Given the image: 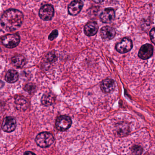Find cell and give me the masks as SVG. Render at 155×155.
Wrapping results in <instances>:
<instances>
[{
  "label": "cell",
  "mask_w": 155,
  "mask_h": 155,
  "mask_svg": "<svg viewBox=\"0 0 155 155\" xmlns=\"http://www.w3.org/2000/svg\"><path fill=\"white\" fill-rule=\"evenodd\" d=\"M15 103L16 108L20 111H25L29 106L28 101L24 97H17Z\"/></svg>",
  "instance_id": "obj_14"
},
{
  "label": "cell",
  "mask_w": 155,
  "mask_h": 155,
  "mask_svg": "<svg viewBox=\"0 0 155 155\" xmlns=\"http://www.w3.org/2000/svg\"><path fill=\"white\" fill-rule=\"evenodd\" d=\"M71 122V119L69 116L66 115L60 116L56 120V128L60 131H65L70 127Z\"/></svg>",
  "instance_id": "obj_4"
},
{
  "label": "cell",
  "mask_w": 155,
  "mask_h": 155,
  "mask_svg": "<svg viewBox=\"0 0 155 155\" xmlns=\"http://www.w3.org/2000/svg\"><path fill=\"white\" fill-rule=\"evenodd\" d=\"M155 28H153L150 32V40L153 44H155Z\"/></svg>",
  "instance_id": "obj_23"
},
{
  "label": "cell",
  "mask_w": 155,
  "mask_h": 155,
  "mask_svg": "<svg viewBox=\"0 0 155 155\" xmlns=\"http://www.w3.org/2000/svg\"><path fill=\"white\" fill-rule=\"evenodd\" d=\"M131 152L132 154H141L143 152V149L140 146L136 145L132 147Z\"/></svg>",
  "instance_id": "obj_21"
},
{
  "label": "cell",
  "mask_w": 155,
  "mask_h": 155,
  "mask_svg": "<svg viewBox=\"0 0 155 155\" xmlns=\"http://www.w3.org/2000/svg\"><path fill=\"white\" fill-rule=\"evenodd\" d=\"M55 101V96L51 92L45 93L41 98V103L44 106H49L52 105Z\"/></svg>",
  "instance_id": "obj_17"
},
{
  "label": "cell",
  "mask_w": 155,
  "mask_h": 155,
  "mask_svg": "<svg viewBox=\"0 0 155 155\" xmlns=\"http://www.w3.org/2000/svg\"><path fill=\"white\" fill-rule=\"evenodd\" d=\"M34 153H32L31 152H29V151H27V152H25L24 153V155H29V154H33Z\"/></svg>",
  "instance_id": "obj_26"
},
{
  "label": "cell",
  "mask_w": 155,
  "mask_h": 155,
  "mask_svg": "<svg viewBox=\"0 0 155 155\" xmlns=\"http://www.w3.org/2000/svg\"><path fill=\"white\" fill-rule=\"evenodd\" d=\"M23 21V14L20 11L16 9L7 11L1 19L2 27L8 31H13L18 29L22 25Z\"/></svg>",
  "instance_id": "obj_1"
},
{
  "label": "cell",
  "mask_w": 155,
  "mask_h": 155,
  "mask_svg": "<svg viewBox=\"0 0 155 155\" xmlns=\"http://www.w3.org/2000/svg\"><path fill=\"white\" fill-rule=\"evenodd\" d=\"M20 38L17 34H8L2 38L3 45L8 48H13L17 47L20 42Z\"/></svg>",
  "instance_id": "obj_3"
},
{
  "label": "cell",
  "mask_w": 155,
  "mask_h": 155,
  "mask_svg": "<svg viewBox=\"0 0 155 155\" xmlns=\"http://www.w3.org/2000/svg\"><path fill=\"white\" fill-rule=\"evenodd\" d=\"M100 35L102 39L109 41L112 39L116 35L115 29L109 26H105L101 28Z\"/></svg>",
  "instance_id": "obj_11"
},
{
  "label": "cell",
  "mask_w": 155,
  "mask_h": 155,
  "mask_svg": "<svg viewBox=\"0 0 155 155\" xmlns=\"http://www.w3.org/2000/svg\"><path fill=\"white\" fill-rule=\"evenodd\" d=\"M35 140L37 145L41 147L47 148L53 144L55 139L52 134L43 132L38 134Z\"/></svg>",
  "instance_id": "obj_2"
},
{
  "label": "cell",
  "mask_w": 155,
  "mask_h": 155,
  "mask_svg": "<svg viewBox=\"0 0 155 155\" xmlns=\"http://www.w3.org/2000/svg\"><path fill=\"white\" fill-rule=\"evenodd\" d=\"M83 3L81 0H74L68 7L69 14L71 16H76L81 11Z\"/></svg>",
  "instance_id": "obj_9"
},
{
  "label": "cell",
  "mask_w": 155,
  "mask_h": 155,
  "mask_svg": "<svg viewBox=\"0 0 155 155\" xmlns=\"http://www.w3.org/2000/svg\"><path fill=\"white\" fill-rule=\"evenodd\" d=\"M12 63L16 68H21L26 64V59L22 55H17L12 58Z\"/></svg>",
  "instance_id": "obj_16"
},
{
  "label": "cell",
  "mask_w": 155,
  "mask_h": 155,
  "mask_svg": "<svg viewBox=\"0 0 155 155\" xmlns=\"http://www.w3.org/2000/svg\"><path fill=\"white\" fill-rule=\"evenodd\" d=\"M153 53V46L150 44H146L143 45L140 49L138 57L141 59L147 60L151 57Z\"/></svg>",
  "instance_id": "obj_10"
},
{
  "label": "cell",
  "mask_w": 155,
  "mask_h": 155,
  "mask_svg": "<svg viewBox=\"0 0 155 155\" xmlns=\"http://www.w3.org/2000/svg\"><path fill=\"white\" fill-rule=\"evenodd\" d=\"M98 28V25L96 21L88 22L84 27V33L88 37H92L97 34Z\"/></svg>",
  "instance_id": "obj_12"
},
{
  "label": "cell",
  "mask_w": 155,
  "mask_h": 155,
  "mask_svg": "<svg viewBox=\"0 0 155 155\" xmlns=\"http://www.w3.org/2000/svg\"><path fill=\"white\" fill-rule=\"evenodd\" d=\"M17 126V122L14 118L12 117H7L4 118L2 122V129L5 132H11L14 131Z\"/></svg>",
  "instance_id": "obj_7"
},
{
  "label": "cell",
  "mask_w": 155,
  "mask_h": 155,
  "mask_svg": "<svg viewBox=\"0 0 155 155\" xmlns=\"http://www.w3.org/2000/svg\"><path fill=\"white\" fill-rule=\"evenodd\" d=\"M4 85V83L2 81H0V89L3 87Z\"/></svg>",
  "instance_id": "obj_25"
},
{
  "label": "cell",
  "mask_w": 155,
  "mask_h": 155,
  "mask_svg": "<svg viewBox=\"0 0 155 155\" xmlns=\"http://www.w3.org/2000/svg\"><path fill=\"white\" fill-rule=\"evenodd\" d=\"M104 0H93V1L96 3H100L104 2Z\"/></svg>",
  "instance_id": "obj_24"
},
{
  "label": "cell",
  "mask_w": 155,
  "mask_h": 155,
  "mask_svg": "<svg viewBox=\"0 0 155 155\" xmlns=\"http://www.w3.org/2000/svg\"><path fill=\"white\" fill-rule=\"evenodd\" d=\"M133 47L132 41L128 38H125L116 45V49L120 53H125L129 51Z\"/></svg>",
  "instance_id": "obj_5"
},
{
  "label": "cell",
  "mask_w": 155,
  "mask_h": 155,
  "mask_svg": "<svg viewBox=\"0 0 155 155\" xmlns=\"http://www.w3.org/2000/svg\"><path fill=\"white\" fill-rule=\"evenodd\" d=\"M24 90L30 93H33L36 90V86L33 83H28L25 85Z\"/></svg>",
  "instance_id": "obj_20"
},
{
  "label": "cell",
  "mask_w": 155,
  "mask_h": 155,
  "mask_svg": "<svg viewBox=\"0 0 155 155\" xmlns=\"http://www.w3.org/2000/svg\"><path fill=\"white\" fill-rule=\"evenodd\" d=\"M58 35V32L57 30H55L53 31L51 33L50 35L49 36L48 39L50 41H53L55 38H57Z\"/></svg>",
  "instance_id": "obj_22"
},
{
  "label": "cell",
  "mask_w": 155,
  "mask_h": 155,
  "mask_svg": "<svg viewBox=\"0 0 155 155\" xmlns=\"http://www.w3.org/2000/svg\"><path fill=\"white\" fill-rule=\"evenodd\" d=\"M58 58L57 54L55 52L51 51L49 52L46 56V59L49 62H54Z\"/></svg>",
  "instance_id": "obj_19"
},
{
  "label": "cell",
  "mask_w": 155,
  "mask_h": 155,
  "mask_svg": "<svg viewBox=\"0 0 155 155\" xmlns=\"http://www.w3.org/2000/svg\"><path fill=\"white\" fill-rule=\"evenodd\" d=\"M19 75L18 72L14 70L8 71L6 74L5 79L7 82L10 83L16 82L18 79Z\"/></svg>",
  "instance_id": "obj_18"
},
{
  "label": "cell",
  "mask_w": 155,
  "mask_h": 155,
  "mask_svg": "<svg viewBox=\"0 0 155 155\" xmlns=\"http://www.w3.org/2000/svg\"><path fill=\"white\" fill-rule=\"evenodd\" d=\"M54 14V8L51 5H44L40 9V17L43 20H51L53 18Z\"/></svg>",
  "instance_id": "obj_6"
},
{
  "label": "cell",
  "mask_w": 155,
  "mask_h": 155,
  "mask_svg": "<svg viewBox=\"0 0 155 155\" xmlns=\"http://www.w3.org/2000/svg\"><path fill=\"white\" fill-rule=\"evenodd\" d=\"M116 131L118 136L123 137L128 134L130 132V127L125 122L118 123L116 126Z\"/></svg>",
  "instance_id": "obj_15"
},
{
  "label": "cell",
  "mask_w": 155,
  "mask_h": 155,
  "mask_svg": "<svg viewBox=\"0 0 155 155\" xmlns=\"http://www.w3.org/2000/svg\"><path fill=\"white\" fill-rule=\"evenodd\" d=\"M100 87L103 92L106 93H110L115 89V81L111 79H106L101 82Z\"/></svg>",
  "instance_id": "obj_13"
},
{
  "label": "cell",
  "mask_w": 155,
  "mask_h": 155,
  "mask_svg": "<svg viewBox=\"0 0 155 155\" xmlns=\"http://www.w3.org/2000/svg\"><path fill=\"white\" fill-rule=\"evenodd\" d=\"M115 18V11L111 8L105 9L100 15L101 21L104 23H110L114 20Z\"/></svg>",
  "instance_id": "obj_8"
}]
</instances>
